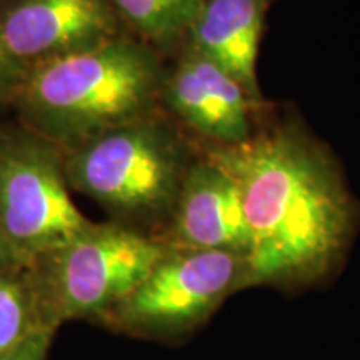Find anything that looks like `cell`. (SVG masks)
Listing matches in <instances>:
<instances>
[{
  "instance_id": "6da1fadb",
  "label": "cell",
  "mask_w": 360,
  "mask_h": 360,
  "mask_svg": "<svg viewBox=\"0 0 360 360\" xmlns=\"http://www.w3.org/2000/svg\"><path fill=\"white\" fill-rule=\"evenodd\" d=\"M209 159L236 180L250 231L244 289L307 285L334 270L355 227L354 200L335 160L294 127L215 146Z\"/></svg>"
},
{
  "instance_id": "7a4b0ae2",
  "label": "cell",
  "mask_w": 360,
  "mask_h": 360,
  "mask_svg": "<svg viewBox=\"0 0 360 360\" xmlns=\"http://www.w3.org/2000/svg\"><path fill=\"white\" fill-rule=\"evenodd\" d=\"M165 74L141 40L114 37L29 70L15 102L25 127L64 150L152 114Z\"/></svg>"
},
{
  "instance_id": "3957f363",
  "label": "cell",
  "mask_w": 360,
  "mask_h": 360,
  "mask_svg": "<svg viewBox=\"0 0 360 360\" xmlns=\"http://www.w3.org/2000/svg\"><path fill=\"white\" fill-rule=\"evenodd\" d=\"M191 165L179 135L150 115L65 150L69 187L134 229L170 219Z\"/></svg>"
},
{
  "instance_id": "277c9868",
  "label": "cell",
  "mask_w": 360,
  "mask_h": 360,
  "mask_svg": "<svg viewBox=\"0 0 360 360\" xmlns=\"http://www.w3.org/2000/svg\"><path fill=\"white\" fill-rule=\"evenodd\" d=\"M169 247L159 237L119 222L96 224L32 265L45 319L101 321L127 297Z\"/></svg>"
},
{
  "instance_id": "5b68a950",
  "label": "cell",
  "mask_w": 360,
  "mask_h": 360,
  "mask_svg": "<svg viewBox=\"0 0 360 360\" xmlns=\"http://www.w3.org/2000/svg\"><path fill=\"white\" fill-rule=\"evenodd\" d=\"M92 222L65 177V150L29 127L0 129V233L20 265L32 267Z\"/></svg>"
},
{
  "instance_id": "8992f818",
  "label": "cell",
  "mask_w": 360,
  "mask_h": 360,
  "mask_svg": "<svg viewBox=\"0 0 360 360\" xmlns=\"http://www.w3.org/2000/svg\"><path fill=\"white\" fill-rule=\"evenodd\" d=\"M245 257L227 250L167 249L146 278L101 321L146 339L191 334L244 289Z\"/></svg>"
},
{
  "instance_id": "52a82bcc",
  "label": "cell",
  "mask_w": 360,
  "mask_h": 360,
  "mask_svg": "<svg viewBox=\"0 0 360 360\" xmlns=\"http://www.w3.org/2000/svg\"><path fill=\"white\" fill-rule=\"evenodd\" d=\"M119 35L109 0H0V40L27 70Z\"/></svg>"
},
{
  "instance_id": "ba28073f",
  "label": "cell",
  "mask_w": 360,
  "mask_h": 360,
  "mask_svg": "<svg viewBox=\"0 0 360 360\" xmlns=\"http://www.w3.org/2000/svg\"><path fill=\"white\" fill-rule=\"evenodd\" d=\"M169 220L160 240L170 249L249 254L250 231L240 191L232 175L209 157L192 162Z\"/></svg>"
},
{
  "instance_id": "9c48e42d",
  "label": "cell",
  "mask_w": 360,
  "mask_h": 360,
  "mask_svg": "<svg viewBox=\"0 0 360 360\" xmlns=\"http://www.w3.org/2000/svg\"><path fill=\"white\" fill-rule=\"evenodd\" d=\"M160 98L184 124L217 146H236L254 135V98L229 72L191 45L172 74L165 75Z\"/></svg>"
},
{
  "instance_id": "30bf717a",
  "label": "cell",
  "mask_w": 360,
  "mask_h": 360,
  "mask_svg": "<svg viewBox=\"0 0 360 360\" xmlns=\"http://www.w3.org/2000/svg\"><path fill=\"white\" fill-rule=\"evenodd\" d=\"M274 0H204L188 30L191 47L222 67L255 102L259 44Z\"/></svg>"
},
{
  "instance_id": "8fae6325",
  "label": "cell",
  "mask_w": 360,
  "mask_h": 360,
  "mask_svg": "<svg viewBox=\"0 0 360 360\" xmlns=\"http://www.w3.org/2000/svg\"><path fill=\"white\" fill-rule=\"evenodd\" d=\"M42 330H52L45 319L32 267L13 265L0 272V357Z\"/></svg>"
},
{
  "instance_id": "7c38bea8",
  "label": "cell",
  "mask_w": 360,
  "mask_h": 360,
  "mask_svg": "<svg viewBox=\"0 0 360 360\" xmlns=\"http://www.w3.org/2000/svg\"><path fill=\"white\" fill-rule=\"evenodd\" d=\"M114 12L146 42L167 47L188 35L204 0H109Z\"/></svg>"
},
{
  "instance_id": "4fadbf2b",
  "label": "cell",
  "mask_w": 360,
  "mask_h": 360,
  "mask_svg": "<svg viewBox=\"0 0 360 360\" xmlns=\"http://www.w3.org/2000/svg\"><path fill=\"white\" fill-rule=\"evenodd\" d=\"M27 74L29 70L7 52L0 40V102L11 101V98L15 101Z\"/></svg>"
},
{
  "instance_id": "5bb4252c",
  "label": "cell",
  "mask_w": 360,
  "mask_h": 360,
  "mask_svg": "<svg viewBox=\"0 0 360 360\" xmlns=\"http://www.w3.org/2000/svg\"><path fill=\"white\" fill-rule=\"evenodd\" d=\"M53 334L52 330H42L30 337L24 344L13 349L12 352L2 355L0 360H45L51 349Z\"/></svg>"
},
{
  "instance_id": "9a60e30c",
  "label": "cell",
  "mask_w": 360,
  "mask_h": 360,
  "mask_svg": "<svg viewBox=\"0 0 360 360\" xmlns=\"http://www.w3.org/2000/svg\"><path fill=\"white\" fill-rule=\"evenodd\" d=\"M13 265H20V264L17 262L15 257H13L11 247H8L6 238H4L2 233H0V272L13 267Z\"/></svg>"
}]
</instances>
